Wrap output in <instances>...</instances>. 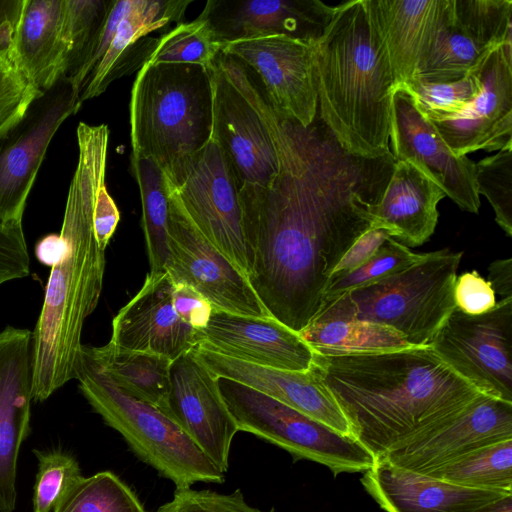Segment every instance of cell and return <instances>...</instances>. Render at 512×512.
Wrapping results in <instances>:
<instances>
[{
    "mask_svg": "<svg viewBox=\"0 0 512 512\" xmlns=\"http://www.w3.org/2000/svg\"><path fill=\"white\" fill-rule=\"evenodd\" d=\"M502 298L512 297V258L493 261L488 267V280Z\"/></svg>",
    "mask_w": 512,
    "mask_h": 512,
    "instance_id": "48",
    "label": "cell"
},
{
    "mask_svg": "<svg viewBox=\"0 0 512 512\" xmlns=\"http://www.w3.org/2000/svg\"><path fill=\"white\" fill-rule=\"evenodd\" d=\"M113 0H65L63 77L79 94Z\"/></svg>",
    "mask_w": 512,
    "mask_h": 512,
    "instance_id": "33",
    "label": "cell"
},
{
    "mask_svg": "<svg viewBox=\"0 0 512 512\" xmlns=\"http://www.w3.org/2000/svg\"><path fill=\"white\" fill-rule=\"evenodd\" d=\"M172 291L173 281L166 270L147 273L141 289L113 318L109 343L172 361L191 351L197 345V331L177 315Z\"/></svg>",
    "mask_w": 512,
    "mask_h": 512,
    "instance_id": "23",
    "label": "cell"
},
{
    "mask_svg": "<svg viewBox=\"0 0 512 512\" xmlns=\"http://www.w3.org/2000/svg\"><path fill=\"white\" fill-rule=\"evenodd\" d=\"M361 483L386 512H476L512 494L454 485L402 469L383 458L363 473Z\"/></svg>",
    "mask_w": 512,
    "mask_h": 512,
    "instance_id": "26",
    "label": "cell"
},
{
    "mask_svg": "<svg viewBox=\"0 0 512 512\" xmlns=\"http://www.w3.org/2000/svg\"><path fill=\"white\" fill-rule=\"evenodd\" d=\"M478 194L491 204L495 221L512 237V149H503L475 163Z\"/></svg>",
    "mask_w": 512,
    "mask_h": 512,
    "instance_id": "40",
    "label": "cell"
},
{
    "mask_svg": "<svg viewBox=\"0 0 512 512\" xmlns=\"http://www.w3.org/2000/svg\"><path fill=\"white\" fill-rule=\"evenodd\" d=\"M131 170L140 191L149 273H160L166 270L169 257V204L164 174L151 159L131 158Z\"/></svg>",
    "mask_w": 512,
    "mask_h": 512,
    "instance_id": "32",
    "label": "cell"
},
{
    "mask_svg": "<svg viewBox=\"0 0 512 512\" xmlns=\"http://www.w3.org/2000/svg\"><path fill=\"white\" fill-rule=\"evenodd\" d=\"M476 512H512V494L490 502Z\"/></svg>",
    "mask_w": 512,
    "mask_h": 512,
    "instance_id": "49",
    "label": "cell"
},
{
    "mask_svg": "<svg viewBox=\"0 0 512 512\" xmlns=\"http://www.w3.org/2000/svg\"><path fill=\"white\" fill-rule=\"evenodd\" d=\"M30 256L21 226L0 225V285L26 277Z\"/></svg>",
    "mask_w": 512,
    "mask_h": 512,
    "instance_id": "43",
    "label": "cell"
},
{
    "mask_svg": "<svg viewBox=\"0 0 512 512\" xmlns=\"http://www.w3.org/2000/svg\"><path fill=\"white\" fill-rule=\"evenodd\" d=\"M223 53L241 61L278 116L307 127L317 114L314 43L285 35L240 40Z\"/></svg>",
    "mask_w": 512,
    "mask_h": 512,
    "instance_id": "15",
    "label": "cell"
},
{
    "mask_svg": "<svg viewBox=\"0 0 512 512\" xmlns=\"http://www.w3.org/2000/svg\"><path fill=\"white\" fill-rule=\"evenodd\" d=\"M40 94L14 63L10 51L0 49V133L16 123Z\"/></svg>",
    "mask_w": 512,
    "mask_h": 512,
    "instance_id": "41",
    "label": "cell"
},
{
    "mask_svg": "<svg viewBox=\"0 0 512 512\" xmlns=\"http://www.w3.org/2000/svg\"><path fill=\"white\" fill-rule=\"evenodd\" d=\"M445 196L419 167L395 160L383 196L373 208L371 227L385 230L408 248L420 246L434 233L437 205Z\"/></svg>",
    "mask_w": 512,
    "mask_h": 512,
    "instance_id": "27",
    "label": "cell"
},
{
    "mask_svg": "<svg viewBox=\"0 0 512 512\" xmlns=\"http://www.w3.org/2000/svg\"><path fill=\"white\" fill-rule=\"evenodd\" d=\"M79 389L93 410L130 449L176 489L222 483L224 473L181 427L158 408L119 389L82 345L75 370Z\"/></svg>",
    "mask_w": 512,
    "mask_h": 512,
    "instance_id": "7",
    "label": "cell"
},
{
    "mask_svg": "<svg viewBox=\"0 0 512 512\" xmlns=\"http://www.w3.org/2000/svg\"><path fill=\"white\" fill-rule=\"evenodd\" d=\"M302 339L321 355L378 352L410 345L396 330L359 320L312 322L299 332Z\"/></svg>",
    "mask_w": 512,
    "mask_h": 512,
    "instance_id": "31",
    "label": "cell"
},
{
    "mask_svg": "<svg viewBox=\"0 0 512 512\" xmlns=\"http://www.w3.org/2000/svg\"><path fill=\"white\" fill-rule=\"evenodd\" d=\"M224 46L215 38L208 21L199 14L196 19L181 22L162 33L146 63L187 64L208 69Z\"/></svg>",
    "mask_w": 512,
    "mask_h": 512,
    "instance_id": "35",
    "label": "cell"
},
{
    "mask_svg": "<svg viewBox=\"0 0 512 512\" xmlns=\"http://www.w3.org/2000/svg\"><path fill=\"white\" fill-rule=\"evenodd\" d=\"M163 174L165 187L178 197L201 233L247 278L240 187L218 144L211 139Z\"/></svg>",
    "mask_w": 512,
    "mask_h": 512,
    "instance_id": "10",
    "label": "cell"
},
{
    "mask_svg": "<svg viewBox=\"0 0 512 512\" xmlns=\"http://www.w3.org/2000/svg\"><path fill=\"white\" fill-rule=\"evenodd\" d=\"M389 142L396 161L419 167L461 210L479 211L475 162L452 153L403 86L393 92Z\"/></svg>",
    "mask_w": 512,
    "mask_h": 512,
    "instance_id": "16",
    "label": "cell"
},
{
    "mask_svg": "<svg viewBox=\"0 0 512 512\" xmlns=\"http://www.w3.org/2000/svg\"><path fill=\"white\" fill-rule=\"evenodd\" d=\"M165 189L169 204L166 271L172 281L194 288L215 310L270 317L246 276L201 233L178 197Z\"/></svg>",
    "mask_w": 512,
    "mask_h": 512,
    "instance_id": "14",
    "label": "cell"
},
{
    "mask_svg": "<svg viewBox=\"0 0 512 512\" xmlns=\"http://www.w3.org/2000/svg\"><path fill=\"white\" fill-rule=\"evenodd\" d=\"M429 346L480 392L512 403V297L480 315L455 308Z\"/></svg>",
    "mask_w": 512,
    "mask_h": 512,
    "instance_id": "12",
    "label": "cell"
},
{
    "mask_svg": "<svg viewBox=\"0 0 512 512\" xmlns=\"http://www.w3.org/2000/svg\"><path fill=\"white\" fill-rule=\"evenodd\" d=\"M279 170L239 189L247 280L269 316L299 333L316 317L332 271L373 222L395 159L347 152L318 113L307 127L269 111Z\"/></svg>",
    "mask_w": 512,
    "mask_h": 512,
    "instance_id": "1",
    "label": "cell"
},
{
    "mask_svg": "<svg viewBox=\"0 0 512 512\" xmlns=\"http://www.w3.org/2000/svg\"><path fill=\"white\" fill-rule=\"evenodd\" d=\"M173 307L180 319L196 331L204 329L214 308L194 288L184 283H174Z\"/></svg>",
    "mask_w": 512,
    "mask_h": 512,
    "instance_id": "45",
    "label": "cell"
},
{
    "mask_svg": "<svg viewBox=\"0 0 512 512\" xmlns=\"http://www.w3.org/2000/svg\"><path fill=\"white\" fill-rule=\"evenodd\" d=\"M131 158L151 159L163 172L201 150L212 135L207 68L145 63L131 89Z\"/></svg>",
    "mask_w": 512,
    "mask_h": 512,
    "instance_id": "5",
    "label": "cell"
},
{
    "mask_svg": "<svg viewBox=\"0 0 512 512\" xmlns=\"http://www.w3.org/2000/svg\"><path fill=\"white\" fill-rule=\"evenodd\" d=\"M335 7L321 0H208L200 15L224 45L272 35L315 43Z\"/></svg>",
    "mask_w": 512,
    "mask_h": 512,
    "instance_id": "20",
    "label": "cell"
},
{
    "mask_svg": "<svg viewBox=\"0 0 512 512\" xmlns=\"http://www.w3.org/2000/svg\"><path fill=\"white\" fill-rule=\"evenodd\" d=\"M401 86L429 121H438L461 114L480 93L482 84L477 70L457 81L428 82L413 78Z\"/></svg>",
    "mask_w": 512,
    "mask_h": 512,
    "instance_id": "37",
    "label": "cell"
},
{
    "mask_svg": "<svg viewBox=\"0 0 512 512\" xmlns=\"http://www.w3.org/2000/svg\"><path fill=\"white\" fill-rule=\"evenodd\" d=\"M197 345L247 363L289 371L310 369L314 351L299 333L274 318L213 310L196 332Z\"/></svg>",
    "mask_w": 512,
    "mask_h": 512,
    "instance_id": "21",
    "label": "cell"
},
{
    "mask_svg": "<svg viewBox=\"0 0 512 512\" xmlns=\"http://www.w3.org/2000/svg\"><path fill=\"white\" fill-rule=\"evenodd\" d=\"M156 512H274L252 507L240 490L222 494L211 490H194L191 487L176 489L173 498L161 505Z\"/></svg>",
    "mask_w": 512,
    "mask_h": 512,
    "instance_id": "42",
    "label": "cell"
},
{
    "mask_svg": "<svg viewBox=\"0 0 512 512\" xmlns=\"http://www.w3.org/2000/svg\"><path fill=\"white\" fill-rule=\"evenodd\" d=\"M462 255L449 249L422 253L408 268L325 304L312 322L367 321L396 330L412 346L429 345L455 309Z\"/></svg>",
    "mask_w": 512,
    "mask_h": 512,
    "instance_id": "6",
    "label": "cell"
},
{
    "mask_svg": "<svg viewBox=\"0 0 512 512\" xmlns=\"http://www.w3.org/2000/svg\"><path fill=\"white\" fill-rule=\"evenodd\" d=\"M386 48L397 87L410 81L431 41L446 0H365Z\"/></svg>",
    "mask_w": 512,
    "mask_h": 512,
    "instance_id": "28",
    "label": "cell"
},
{
    "mask_svg": "<svg viewBox=\"0 0 512 512\" xmlns=\"http://www.w3.org/2000/svg\"><path fill=\"white\" fill-rule=\"evenodd\" d=\"M221 396L238 431L253 434L291 454L341 473H364L376 458L353 437L237 381L217 377Z\"/></svg>",
    "mask_w": 512,
    "mask_h": 512,
    "instance_id": "9",
    "label": "cell"
},
{
    "mask_svg": "<svg viewBox=\"0 0 512 512\" xmlns=\"http://www.w3.org/2000/svg\"><path fill=\"white\" fill-rule=\"evenodd\" d=\"M33 336L29 329L0 332V512L16 507L17 461L30 432Z\"/></svg>",
    "mask_w": 512,
    "mask_h": 512,
    "instance_id": "19",
    "label": "cell"
},
{
    "mask_svg": "<svg viewBox=\"0 0 512 512\" xmlns=\"http://www.w3.org/2000/svg\"><path fill=\"white\" fill-rule=\"evenodd\" d=\"M24 0H0V49L10 50Z\"/></svg>",
    "mask_w": 512,
    "mask_h": 512,
    "instance_id": "47",
    "label": "cell"
},
{
    "mask_svg": "<svg viewBox=\"0 0 512 512\" xmlns=\"http://www.w3.org/2000/svg\"><path fill=\"white\" fill-rule=\"evenodd\" d=\"M191 353L216 377L237 381L353 437L349 423L332 394L310 368L289 371L259 366L195 346Z\"/></svg>",
    "mask_w": 512,
    "mask_h": 512,
    "instance_id": "24",
    "label": "cell"
},
{
    "mask_svg": "<svg viewBox=\"0 0 512 512\" xmlns=\"http://www.w3.org/2000/svg\"><path fill=\"white\" fill-rule=\"evenodd\" d=\"M389 237V234L383 229L372 227L368 229L346 251L334 267L331 277L350 272L364 264Z\"/></svg>",
    "mask_w": 512,
    "mask_h": 512,
    "instance_id": "46",
    "label": "cell"
},
{
    "mask_svg": "<svg viewBox=\"0 0 512 512\" xmlns=\"http://www.w3.org/2000/svg\"><path fill=\"white\" fill-rule=\"evenodd\" d=\"M212 87V135L239 187L268 186L279 170L267 101L258 81L237 58L221 52L208 68Z\"/></svg>",
    "mask_w": 512,
    "mask_h": 512,
    "instance_id": "8",
    "label": "cell"
},
{
    "mask_svg": "<svg viewBox=\"0 0 512 512\" xmlns=\"http://www.w3.org/2000/svg\"><path fill=\"white\" fill-rule=\"evenodd\" d=\"M109 128L77 127L78 161L59 235L60 249L51 265L44 301L33 336V400L44 401L69 380L82 347L84 322L102 291L105 249L95 221L110 196L106 187Z\"/></svg>",
    "mask_w": 512,
    "mask_h": 512,
    "instance_id": "3",
    "label": "cell"
},
{
    "mask_svg": "<svg viewBox=\"0 0 512 512\" xmlns=\"http://www.w3.org/2000/svg\"><path fill=\"white\" fill-rule=\"evenodd\" d=\"M65 0H24L10 55L42 93L63 77Z\"/></svg>",
    "mask_w": 512,
    "mask_h": 512,
    "instance_id": "29",
    "label": "cell"
},
{
    "mask_svg": "<svg viewBox=\"0 0 512 512\" xmlns=\"http://www.w3.org/2000/svg\"><path fill=\"white\" fill-rule=\"evenodd\" d=\"M454 302L455 308L468 315L484 314L497 303L491 284L476 270L457 276Z\"/></svg>",
    "mask_w": 512,
    "mask_h": 512,
    "instance_id": "44",
    "label": "cell"
},
{
    "mask_svg": "<svg viewBox=\"0 0 512 512\" xmlns=\"http://www.w3.org/2000/svg\"><path fill=\"white\" fill-rule=\"evenodd\" d=\"M481 91L456 117L430 121L456 156L512 149V39L478 69Z\"/></svg>",
    "mask_w": 512,
    "mask_h": 512,
    "instance_id": "17",
    "label": "cell"
},
{
    "mask_svg": "<svg viewBox=\"0 0 512 512\" xmlns=\"http://www.w3.org/2000/svg\"><path fill=\"white\" fill-rule=\"evenodd\" d=\"M317 113L350 154L391 153L392 66L365 0L335 7L314 43Z\"/></svg>",
    "mask_w": 512,
    "mask_h": 512,
    "instance_id": "4",
    "label": "cell"
},
{
    "mask_svg": "<svg viewBox=\"0 0 512 512\" xmlns=\"http://www.w3.org/2000/svg\"><path fill=\"white\" fill-rule=\"evenodd\" d=\"M511 39V0H446L413 78L457 81L477 71L496 48Z\"/></svg>",
    "mask_w": 512,
    "mask_h": 512,
    "instance_id": "13",
    "label": "cell"
},
{
    "mask_svg": "<svg viewBox=\"0 0 512 512\" xmlns=\"http://www.w3.org/2000/svg\"><path fill=\"white\" fill-rule=\"evenodd\" d=\"M376 459L454 420L484 394L429 346L321 355L310 367Z\"/></svg>",
    "mask_w": 512,
    "mask_h": 512,
    "instance_id": "2",
    "label": "cell"
},
{
    "mask_svg": "<svg viewBox=\"0 0 512 512\" xmlns=\"http://www.w3.org/2000/svg\"><path fill=\"white\" fill-rule=\"evenodd\" d=\"M53 512H147L135 492L116 474L83 477Z\"/></svg>",
    "mask_w": 512,
    "mask_h": 512,
    "instance_id": "36",
    "label": "cell"
},
{
    "mask_svg": "<svg viewBox=\"0 0 512 512\" xmlns=\"http://www.w3.org/2000/svg\"><path fill=\"white\" fill-rule=\"evenodd\" d=\"M81 105L74 85L61 77L0 133V225H22L26 201L47 148L60 125Z\"/></svg>",
    "mask_w": 512,
    "mask_h": 512,
    "instance_id": "11",
    "label": "cell"
},
{
    "mask_svg": "<svg viewBox=\"0 0 512 512\" xmlns=\"http://www.w3.org/2000/svg\"><path fill=\"white\" fill-rule=\"evenodd\" d=\"M168 416L223 472L238 431L218 387L217 377L191 351L172 361Z\"/></svg>",
    "mask_w": 512,
    "mask_h": 512,
    "instance_id": "18",
    "label": "cell"
},
{
    "mask_svg": "<svg viewBox=\"0 0 512 512\" xmlns=\"http://www.w3.org/2000/svg\"><path fill=\"white\" fill-rule=\"evenodd\" d=\"M38 471L33 492V512H53L83 478L77 460L61 450H34Z\"/></svg>",
    "mask_w": 512,
    "mask_h": 512,
    "instance_id": "39",
    "label": "cell"
},
{
    "mask_svg": "<svg viewBox=\"0 0 512 512\" xmlns=\"http://www.w3.org/2000/svg\"><path fill=\"white\" fill-rule=\"evenodd\" d=\"M422 256L389 237L379 250L358 268L331 277L324 291L323 305L360 287L368 286L392 274L402 271Z\"/></svg>",
    "mask_w": 512,
    "mask_h": 512,
    "instance_id": "38",
    "label": "cell"
},
{
    "mask_svg": "<svg viewBox=\"0 0 512 512\" xmlns=\"http://www.w3.org/2000/svg\"><path fill=\"white\" fill-rule=\"evenodd\" d=\"M192 2L130 0L106 52L79 90L80 103L100 96L113 81L139 71L158 42V37L149 34L167 32L171 24L183 22L185 12Z\"/></svg>",
    "mask_w": 512,
    "mask_h": 512,
    "instance_id": "25",
    "label": "cell"
},
{
    "mask_svg": "<svg viewBox=\"0 0 512 512\" xmlns=\"http://www.w3.org/2000/svg\"><path fill=\"white\" fill-rule=\"evenodd\" d=\"M424 475L462 487L512 493V439L478 448Z\"/></svg>",
    "mask_w": 512,
    "mask_h": 512,
    "instance_id": "34",
    "label": "cell"
},
{
    "mask_svg": "<svg viewBox=\"0 0 512 512\" xmlns=\"http://www.w3.org/2000/svg\"><path fill=\"white\" fill-rule=\"evenodd\" d=\"M508 439H512V403L484 394L454 420L380 458L427 474L471 451Z\"/></svg>",
    "mask_w": 512,
    "mask_h": 512,
    "instance_id": "22",
    "label": "cell"
},
{
    "mask_svg": "<svg viewBox=\"0 0 512 512\" xmlns=\"http://www.w3.org/2000/svg\"><path fill=\"white\" fill-rule=\"evenodd\" d=\"M86 349L119 389L168 416L172 360L159 354L126 350L109 342L102 347L86 345Z\"/></svg>",
    "mask_w": 512,
    "mask_h": 512,
    "instance_id": "30",
    "label": "cell"
}]
</instances>
